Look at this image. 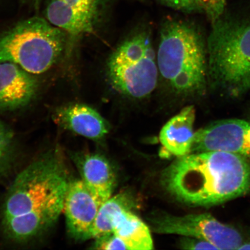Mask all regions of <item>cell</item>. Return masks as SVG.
I'll return each instance as SVG.
<instances>
[{
	"instance_id": "obj_1",
	"label": "cell",
	"mask_w": 250,
	"mask_h": 250,
	"mask_svg": "<svg viewBox=\"0 0 250 250\" xmlns=\"http://www.w3.org/2000/svg\"><path fill=\"white\" fill-rule=\"evenodd\" d=\"M57 148L50 149L15 178L3 201L1 227L10 241L39 239L57 223L70 183Z\"/></svg>"
},
{
	"instance_id": "obj_2",
	"label": "cell",
	"mask_w": 250,
	"mask_h": 250,
	"mask_svg": "<svg viewBox=\"0 0 250 250\" xmlns=\"http://www.w3.org/2000/svg\"><path fill=\"white\" fill-rule=\"evenodd\" d=\"M161 182L177 202L191 207H212L250 191V161L224 151L189 153L165 168Z\"/></svg>"
},
{
	"instance_id": "obj_3",
	"label": "cell",
	"mask_w": 250,
	"mask_h": 250,
	"mask_svg": "<svg viewBox=\"0 0 250 250\" xmlns=\"http://www.w3.org/2000/svg\"><path fill=\"white\" fill-rule=\"evenodd\" d=\"M159 76L174 95H203L208 83L206 42L194 26L179 21L162 26L157 55Z\"/></svg>"
},
{
	"instance_id": "obj_4",
	"label": "cell",
	"mask_w": 250,
	"mask_h": 250,
	"mask_svg": "<svg viewBox=\"0 0 250 250\" xmlns=\"http://www.w3.org/2000/svg\"><path fill=\"white\" fill-rule=\"evenodd\" d=\"M215 21L206 42L208 81L232 93L250 89V18Z\"/></svg>"
},
{
	"instance_id": "obj_5",
	"label": "cell",
	"mask_w": 250,
	"mask_h": 250,
	"mask_svg": "<svg viewBox=\"0 0 250 250\" xmlns=\"http://www.w3.org/2000/svg\"><path fill=\"white\" fill-rule=\"evenodd\" d=\"M67 41V34L45 18H27L0 33V62L20 65L31 74H42L60 60Z\"/></svg>"
},
{
	"instance_id": "obj_6",
	"label": "cell",
	"mask_w": 250,
	"mask_h": 250,
	"mask_svg": "<svg viewBox=\"0 0 250 250\" xmlns=\"http://www.w3.org/2000/svg\"><path fill=\"white\" fill-rule=\"evenodd\" d=\"M107 75L113 89L127 98L143 99L154 91L159 74L148 32L135 33L117 47L108 59Z\"/></svg>"
},
{
	"instance_id": "obj_7",
	"label": "cell",
	"mask_w": 250,
	"mask_h": 250,
	"mask_svg": "<svg viewBox=\"0 0 250 250\" xmlns=\"http://www.w3.org/2000/svg\"><path fill=\"white\" fill-rule=\"evenodd\" d=\"M150 222L156 233L204 239L218 250H237L244 241L242 234L236 228L208 213L183 216L161 214L151 217Z\"/></svg>"
},
{
	"instance_id": "obj_8",
	"label": "cell",
	"mask_w": 250,
	"mask_h": 250,
	"mask_svg": "<svg viewBox=\"0 0 250 250\" xmlns=\"http://www.w3.org/2000/svg\"><path fill=\"white\" fill-rule=\"evenodd\" d=\"M210 151L233 153L250 161V122L227 119L196 131L190 153Z\"/></svg>"
},
{
	"instance_id": "obj_9",
	"label": "cell",
	"mask_w": 250,
	"mask_h": 250,
	"mask_svg": "<svg viewBox=\"0 0 250 250\" xmlns=\"http://www.w3.org/2000/svg\"><path fill=\"white\" fill-rule=\"evenodd\" d=\"M101 205L82 180L71 181L64 210L68 234L76 241L92 239V230Z\"/></svg>"
},
{
	"instance_id": "obj_10",
	"label": "cell",
	"mask_w": 250,
	"mask_h": 250,
	"mask_svg": "<svg viewBox=\"0 0 250 250\" xmlns=\"http://www.w3.org/2000/svg\"><path fill=\"white\" fill-rule=\"evenodd\" d=\"M37 78L20 65L0 62V111L20 110L33 102L38 93Z\"/></svg>"
},
{
	"instance_id": "obj_11",
	"label": "cell",
	"mask_w": 250,
	"mask_h": 250,
	"mask_svg": "<svg viewBox=\"0 0 250 250\" xmlns=\"http://www.w3.org/2000/svg\"><path fill=\"white\" fill-rule=\"evenodd\" d=\"M52 118L62 129L93 140L104 138L110 130L107 121L98 111L83 103L59 106L53 111Z\"/></svg>"
},
{
	"instance_id": "obj_12",
	"label": "cell",
	"mask_w": 250,
	"mask_h": 250,
	"mask_svg": "<svg viewBox=\"0 0 250 250\" xmlns=\"http://www.w3.org/2000/svg\"><path fill=\"white\" fill-rule=\"evenodd\" d=\"M82 180L101 206L111 198L116 187V174L104 156L96 153L72 156Z\"/></svg>"
},
{
	"instance_id": "obj_13",
	"label": "cell",
	"mask_w": 250,
	"mask_h": 250,
	"mask_svg": "<svg viewBox=\"0 0 250 250\" xmlns=\"http://www.w3.org/2000/svg\"><path fill=\"white\" fill-rule=\"evenodd\" d=\"M194 106L184 107L166 124L159 134L162 155L178 158L189 154L195 134Z\"/></svg>"
},
{
	"instance_id": "obj_14",
	"label": "cell",
	"mask_w": 250,
	"mask_h": 250,
	"mask_svg": "<svg viewBox=\"0 0 250 250\" xmlns=\"http://www.w3.org/2000/svg\"><path fill=\"white\" fill-rule=\"evenodd\" d=\"M45 18L50 23L64 31L71 40L93 33L95 19L72 7L64 0H48Z\"/></svg>"
},
{
	"instance_id": "obj_15",
	"label": "cell",
	"mask_w": 250,
	"mask_h": 250,
	"mask_svg": "<svg viewBox=\"0 0 250 250\" xmlns=\"http://www.w3.org/2000/svg\"><path fill=\"white\" fill-rule=\"evenodd\" d=\"M113 233L123 240L130 250H148L154 248L148 227L132 211L124 210L113 221Z\"/></svg>"
},
{
	"instance_id": "obj_16",
	"label": "cell",
	"mask_w": 250,
	"mask_h": 250,
	"mask_svg": "<svg viewBox=\"0 0 250 250\" xmlns=\"http://www.w3.org/2000/svg\"><path fill=\"white\" fill-rule=\"evenodd\" d=\"M136 203L132 195L124 192L112 196L100 208L92 230V238L113 233V221L124 210H132Z\"/></svg>"
},
{
	"instance_id": "obj_17",
	"label": "cell",
	"mask_w": 250,
	"mask_h": 250,
	"mask_svg": "<svg viewBox=\"0 0 250 250\" xmlns=\"http://www.w3.org/2000/svg\"><path fill=\"white\" fill-rule=\"evenodd\" d=\"M17 150L13 130L0 120V177L7 176L13 168Z\"/></svg>"
},
{
	"instance_id": "obj_18",
	"label": "cell",
	"mask_w": 250,
	"mask_h": 250,
	"mask_svg": "<svg viewBox=\"0 0 250 250\" xmlns=\"http://www.w3.org/2000/svg\"><path fill=\"white\" fill-rule=\"evenodd\" d=\"M168 5L184 10L203 9L214 20H216L212 0H162Z\"/></svg>"
},
{
	"instance_id": "obj_19",
	"label": "cell",
	"mask_w": 250,
	"mask_h": 250,
	"mask_svg": "<svg viewBox=\"0 0 250 250\" xmlns=\"http://www.w3.org/2000/svg\"><path fill=\"white\" fill-rule=\"evenodd\" d=\"M93 249L98 250H129L125 243L114 233L96 238Z\"/></svg>"
},
{
	"instance_id": "obj_20",
	"label": "cell",
	"mask_w": 250,
	"mask_h": 250,
	"mask_svg": "<svg viewBox=\"0 0 250 250\" xmlns=\"http://www.w3.org/2000/svg\"><path fill=\"white\" fill-rule=\"evenodd\" d=\"M67 4L94 19L98 14L99 0H64Z\"/></svg>"
},
{
	"instance_id": "obj_21",
	"label": "cell",
	"mask_w": 250,
	"mask_h": 250,
	"mask_svg": "<svg viewBox=\"0 0 250 250\" xmlns=\"http://www.w3.org/2000/svg\"><path fill=\"white\" fill-rule=\"evenodd\" d=\"M180 246L185 250H218L216 246L204 239L192 237H184Z\"/></svg>"
},
{
	"instance_id": "obj_22",
	"label": "cell",
	"mask_w": 250,
	"mask_h": 250,
	"mask_svg": "<svg viewBox=\"0 0 250 250\" xmlns=\"http://www.w3.org/2000/svg\"><path fill=\"white\" fill-rule=\"evenodd\" d=\"M213 1L214 8L216 20L223 14L226 6V0H212Z\"/></svg>"
},
{
	"instance_id": "obj_23",
	"label": "cell",
	"mask_w": 250,
	"mask_h": 250,
	"mask_svg": "<svg viewBox=\"0 0 250 250\" xmlns=\"http://www.w3.org/2000/svg\"><path fill=\"white\" fill-rule=\"evenodd\" d=\"M42 1L43 0H21V1L24 4L31 5L37 11H39Z\"/></svg>"
},
{
	"instance_id": "obj_24",
	"label": "cell",
	"mask_w": 250,
	"mask_h": 250,
	"mask_svg": "<svg viewBox=\"0 0 250 250\" xmlns=\"http://www.w3.org/2000/svg\"><path fill=\"white\" fill-rule=\"evenodd\" d=\"M237 250H250V241H243Z\"/></svg>"
}]
</instances>
